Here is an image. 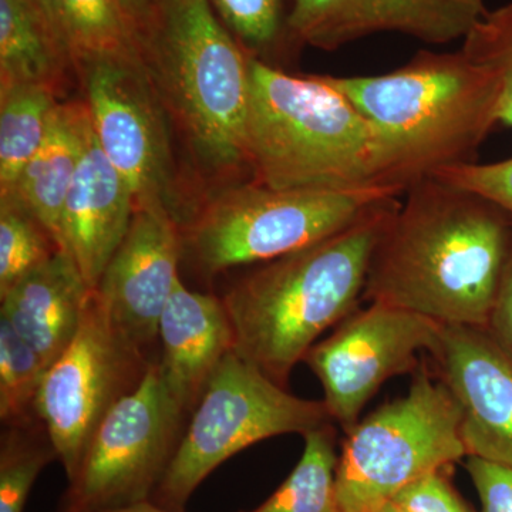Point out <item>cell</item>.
<instances>
[{
    "mask_svg": "<svg viewBox=\"0 0 512 512\" xmlns=\"http://www.w3.org/2000/svg\"><path fill=\"white\" fill-rule=\"evenodd\" d=\"M101 150L126 178L136 207H163L184 228L192 208L171 146V120L138 50L74 64Z\"/></svg>",
    "mask_w": 512,
    "mask_h": 512,
    "instance_id": "9c48e42d",
    "label": "cell"
},
{
    "mask_svg": "<svg viewBox=\"0 0 512 512\" xmlns=\"http://www.w3.org/2000/svg\"><path fill=\"white\" fill-rule=\"evenodd\" d=\"M56 512H177L167 510V508L160 507L153 501H143V503H136L130 505H123V507L104 508V510L94 511H64L57 508ZM185 512V511H184Z\"/></svg>",
    "mask_w": 512,
    "mask_h": 512,
    "instance_id": "d6a6232c",
    "label": "cell"
},
{
    "mask_svg": "<svg viewBox=\"0 0 512 512\" xmlns=\"http://www.w3.org/2000/svg\"><path fill=\"white\" fill-rule=\"evenodd\" d=\"M485 330L512 357V249Z\"/></svg>",
    "mask_w": 512,
    "mask_h": 512,
    "instance_id": "1f68e13d",
    "label": "cell"
},
{
    "mask_svg": "<svg viewBox=\"0 0 512 512\" xmlns=\"http://www.w3.org/2000/svg\"><path fill=\"white\" fill-rule=\"evenodd\" d=\"M377 512H404L402 508L397 507L396 504L393 503V501H390V503H387L384 505V507L380 508Z\"/></svg>",
    "mask_w": 512,
    "mask_h": 512,
    "instance_id": "e575fe53",
    "label": "cell"
},
{
    "mask_svg": "<svg viewBox=\"0 0 512 512\" xmlns=\"http://www.w3.org/2000/svg\"><path fill=\"white\" fill-rule=\"evenodd\" d=\"M433 357L460 407L467 457L512 468V357L484 328L454 325Z\"/></svg>",
    "mask_w": 512,
    "mask_h": 512,
    "instance_id": "9a60e30c",
    "label": "cell"
},
{
    "mask_svg": "<svg viewBox=\"0 0 512 512\" xmlns=\"http://www.w3.org/2000/svg\"><path fill=\"white\" fill-rule=\"evenodd\" d=\"M46 372L42 357L0 316V421L3 427L26 426L40 420L37 399Z\"/></svg>",
    "mask_w": 512,
    "mask_h": 512,
    "instance_id": "d4e9b609",
    "label": "cell"
},
{
    "mask_svg": "<svg viewBox=\"0 0 512 512\" xmlns=\"http://www.w3.org/2000/svg\"><path fill=\"white\" fill-rule=\"evenodd\" d=\"M461 50L497 79L498 119L503 126L512 127V2L487 10L463 40Z\"/></svg>",
    "mask_w": 512,
    "mask_h": 512,
    "instance_id": "4316f807",
    "label": "cell"
},
{
    "mask_svg": "<svg viewBox=\"0 0 512 512\" xmlns=\"http://www.w3.org/2000/svg\"><path fill=\"white\" fill-rule=\"evenodd\" d=\"M248 66L252 181L275 190L387 185L382 141L345 94L323 76H295L255 56Z\"/></svg>",
    "mask_w": 512,
    "mask_h": 512,
    "instance_id": "277c9868",
    "label": "cell"
},
{
    "mask_svg": "<svg viewBox=\"0 0 512 512\" xmlns=\"http://www.w3.org/2000/svg\"><path fill=\"white\" fill-rule=\"evenodd\" d=\"M183 436L151 501L184 512L212 471L259 441L301 434L332 423L323 400L289 393L231 350L190 414Z\"/></svg>",
    "mask_w": 512,
    "mask_h": 512,
    "instance_id": "ba28073f",
    "label": "cell"
},
{
    "mask_svg": "<svg viewBox=\"0 0 512 512\" xmlns=\"http://www.w3.org/2000/svg\"><path fill=\"white\" fill-rule=\"evenodd\" d=\"M72 57L45 9L0 0V87L35 84L62 94Z\"/></svg>",
    "mask_w": 512,
    "mask_h": 512,
    "instance_id": "ffe728a7",
    "label": "cell"
},
{
    "mask_svg": "<svg viewBox=\"0 0 512 512\" xmlns=\"http://www.w3.org/2000/svg\"><path fill=\"white\" fill-rule=\"evenodd\" d=\"M136 35L148 79L194 163L224 177L247 170L249 56L211 0H151Z\"/></svg>",
    "mask_w": 512,
    "mask_h": 512,
    "instance_id": "5b68a950",
    "label": "cell"
},
{
    "mask_svg": "<svg viewBox=\"0 0 512 512\" xmlns=\"http://www.w3.org/2000/svg\"><path fill=\"white\" fill-rule=\"evenodd\" d=\"M468 476L480 498V512H512V468L467 457Z\"/></svg>",
    "mask_w": 512,
    "mask_h": 512,
    "instance_id": "4dcf8cb0",
    "label": "cell"
},
{
    "mask_svg": "<svg viewBox=\"0 0 512 512\" xmlns=\"http://www.w3.org/2000/svg\"><path fill=\"white\" fill-rule=\"evenodd\" d=\"M403 195L377 244L363 299L441 325L487 328L511 254V218L439 178Z\"/></svg>",
    "mask_w": 512,
    "mask_h": 512,
    "instance_id": "6da1fadb",
    "label": "cell"
},
{
    "mask_svg": "<svg viewBox=\"0 0 512 512\" xmlns=\"http://www.w3.org/2000/svg\"><path fill=\"white\" fill-rule=\"evenodd\" d=\"M158 360L134 392L121 399L94 431L59 510L94 511L150 501L185 429Z\"/></svg>",
    "mask_w": 512,
    "mask_h": 512,
    "instance_id": "8fae6325",
    "label": "cell"
},
{
    "mask_svg": "<svg viewBox=\"0 0 512 512\" xmlns=\"http://www.w3.org/2000/svg\"><path fill=\"white\" fill-rule=\"evenodd\" d=\"M30 3H35V5L40 6V8H46V0H28ZM46 12V10H45Z\"/></svg>",
    "mask_w": 512,
    "mask_h": 512,
    "instance_id": "d590c367",
    "label": "cell"
},
{
    "mask_svg": "<svg viewBox=\"0 0 512 512\" xmlns=\"http://www.w3.org/2000/svg\"><path fill=\"white\" fill-rule=\"evenodd\" d=\"M181 261L183 242L174 218L163 207H136L126 237L94 289L113 322L150 357L161 315L181 279Z\"/></svg>",
    "mask_w": 512,
    "mask_h": 512,
    "instance_id": "4fadbf2b",
    "label": "cell"
},
{
    "mask_svg": "<svg viewBox=\"0 0 512 512\" xmlns=\"http://www.w3.org/2000/svg\"><path fill=\"white\" fill-rule=\"evenodd\" d=\"M87 119L84 101H60L53 111L45 141L8 195L35 215L62 251L64 202L79 167Z\"/></svg>",
    "mask_w": 512,
    "mask_h": 512,
    "instance_id": "d6986e66",
    "label": "cell"
},
{
    "mask_svg": "<svg viewBox=\"0 0 512 512\" xmlns=\"http://www.w3.org/2000/svg\"><path fill=\"white\" fill-rule=\"evenodd\" d=\"M154 362L124 335L92 291L76 336L47 369L37 399V416L67 480L76 476L101 421L140 386Z\"/></svg>",
    "mask_w": 512,
    "mask_h": 512,
    "instance_id": "30bf717a",
    "label": "cell"
},
{
    "mask_svg": "<svg viewBox=\"0 0 512 512\" xmlns=\"http://www.w3.org/2000/svg\"><path fill=\"white\" fill-rule=\"evenodd\" d=\"M444 325L420 313L369 302L319 340L305 360L333 423L349 431L387 380L414 373L420 353L440 348Z\"/></svg>",
    "mask_w": 512,
    "mask_h": 512,
    "instance_id": "7c38bea8",
    "label": "cell"
},
{
    "mask_svg": "<svg viewBox=\"0 0 512 512\" xmlns=\"http://www.w3.org/2000/svg\"><path fill=\"white\" fill-rule=\"evenodd\" d=\"M134 212L133 191L101 150L89 116L79 167L64 202L62 245L92 291L126 237Z\"/></svg>",
    "mask_w": 512,
    "mask_h": 512,
    "instance_id": "2e32d148",
    "label": "cell"
},
{
    "mask_svg": "<svg viewBox=\"0 0 512 512\" xmlns=\"http://www.w3.org/2000/svg\"><path fill=\"white\" fill-rule=\"evenodd\" d=\"M90 293L73 259L59 251L0 296V316L49 369L76 336Z\"/></svg>",
    "mask_w": 512,
    "mask_h": 512,
    "instance_id": "ac0fdd59",
    "label": "cell"
},
{
    "mask_svg": "<svg viewBox=\"0 0 512 512\" xmlns=\"http://www.w3.org/2000/svg\"><path fill=\"white\" fill-rule=\"evenodd\" d=\"M59 460L42 420L3 427L0 436V512H23L33 484L52 461Z\"/></svg>",
    "mask_w": 512,
    "mask_h": 512,
    "instance_id": "cb8c5ba5",
    "label": "cell"
},
{
    "mask_svg": "<svg viewBox=\"0 0 512 512\" xmlns=\"http://www.w3.org/2000/svg\"><path fill=\"white\" fill-rule=\"evenodd\" d=\"M392 501L404 512H474L454 490L443 470L413 481Z\"/></svg>",
    "mask_w": 512,
    "mask_h": 512,
    "instance_id": "f546056e",
    "label": "cell"
},
{
    "mask_svg": "<svg viewBox=\"0 0 512 512\" xmlns=\"http://www.w3.org/2000/svg\"><path fill=\"white\" fill-rule=\"evenodd\" d=\"M59 94L35 84L0 87V198L12 194L42 146Z\"/></svg>",
    "mask_w": 512,
    "mask_h": 512,
    "instance_id": "44dd1931",
    "label": "cell"
},
{
    "mask_svg": "<svg viewBox=\"0 0 512 512\" xmlns=\"http://www.w3.org/2000/svg\"><path fill=\"white\" fill-rule=\"evenodd\" d=\"M73 64L93 56L136 52V26L120 0H46Z\"/></svg>",
    "mask_w": 512,
    "mask_h": 512,
    "instance_id": "7402d4cb",
    "label": "cell"
},
{
    "mask_svg": "<svg viewBox=\"0 0 512 512\" xmlns=\"http://www.w3.org/2000/svg\"><path fill=\"white\" fill-rule=\"evenodd\" d=\"M433 177L487 198L512 220V156L494 163L471 161L446 168Z\"/></svg>",
    "mask_w": 512,
    "mask_h": 512,
    "instance_id": "f1b7e54d",
    "label": "cell"
},
{
    "mask_svg": "<svg viewBox=\"0 0 512 512\" xmlns=\"http://www.w3.org/2000/svg\"><path fill=\"white\" fill-rule=\"evenodd\" d=\"M403 195L387 185L353 190H275L249 181L201 198L181 228L183 261L212 279L292 254L336 234L379 202Z\"/></svg>",
    "mask_w": 512,
    "mask_h": 512,
    "instance_id": "8992f818",
    "label": "cell"
},
{
    "mask_svg": "<svg viewBox=\"0 0 512 512\" xmlns=\"http://www.w3.org/2000/svg\"><path fill=\"white\" fill-rule=\"evenodd\" d=\"M292 42L335 50L376 35L402 33L429 45L464 40L487 8L483 0H289Z\"/></svg>",
    "mask_w": 512,
    "mask_h": 512,
    "instance_id": "5bb4252c",
    "label": "cell"
},
{
    "mask_svg": "<svg viewBox=\"0 0 512 512\" xmlns=\"http://www.w3.org/2000/svg\"><path fill=\"white\" fill-rule=\"evenodd\" d=\"M229 32L251 56L271 52L289 36L286 0H212ZM292 42V40H291Z\"/></svg>",
    "mask_w": 512,
    "mask_h": 512,
    "instance_id": "83f0119b",
    "label": "cell"
},
{
    "mask_svg": "<svg viewBox=\"0 0 512 512\" xmlns=\"http://www.w3.org/2000/svg\"><path fill=\"white\" fill-rule=\"evenodd\" d=\"M397 204L379 202L336 234L239 276L221 296L235 352L288 386L320 336L356 311Z\"/></svg>",
    "mask_w": 512,
    "mask_h": 512,
    "instance_id": "7a4b0ae2",
    "label": "cell"
},
{
    "mask_svg": "<svg viewBox=\"0 0 512 512\" xmlns=\"http://www.w3.org/2000/svg\"><path fill=\"white\" fill-rule=\"evenodd\" d=\"M158 343V367L165 387L188 416L222 359L234 350L221 298L191 291L180 279L161 315Z\"/></svg>",
    "mask_w": 512,
    "mask_h": 512,
    "instance_id": "e0dca14e",
    "label": "cell"
},
{
    "mask_svg": "<svg viewBox=\"0 0 512 512\" xmlns=\"http://www.w3.org/2000/svg\"><path fill=\"white\" fill-rule=\"evenodd\" d=\"M375 128L386 156V184L404 194L446 168L474 161L500 126L493 73L463 52H420L379 76H328Z\"/></svg>",
    "mask_w": 512,
    "mask_h": 512,
    "instance_id": "3957f363",
    "label": "cell"
},
{
    "mask_svg": "<svg viewBox=\"0 0 512 512\" xmlns=\"http://www.w3.org/2000/svg\"><path fill=\"white\" fill-rule=\"evenodd\" d=\"M59 251L32 212L15 197L0 198V296Z\"/></svg>",
    "mask_w": 512,
    "mask_h": 512,
    "instance_id": "484cf974",
    "label": "cell"
},
{
    "mask_svg": "<svg viewBox=\"0 0 512 512\" xmlns=\"http://www.w3.org/2000/svg\"><path fill=\"white\" fill-rule=\"evenodd\" d=\"M460 407L427 367L409 392L346 431L336 467L338 512H377L413 481L467 458Z\"/></svg>",
    "mask_w": 512,
    "mask_h": 512,
    "instance_id": "52a82bcc",
    "label": "cell"
},
{
    "mask_svg": "<svg viewBox=\"0 0 512 512\" xmlns=\"http://www.w3.org/2000/svg\"><path fill=\"white\" fill-rule=\"evenodd\" d=\"M303 437L302 456L281 487L249 512H338L336 437L332 423Z\"/></svg>",
    "mask_w": 512,
    "mask_h": 512,
    "instance_id": "603a6c76",
    "label": "cell"
},
{
    "mask_svg": "<svg viewBox=\"0 0 512 512\" xmlns=\"http://www.w3.org/2000/svg\"><path fill=\"white\" fill-rule=\"evenodd\" d=\"M120 2L134 26L143 20L151 5V0H120Z\"/></svg>",
    "mask_w": 512,
    "mask_h": 512,
    "instance_id": "836d02e7",
    "label": "cell"
}]
</instances>
